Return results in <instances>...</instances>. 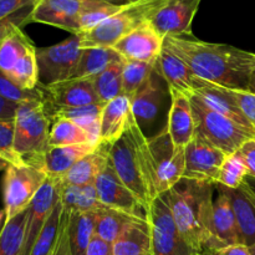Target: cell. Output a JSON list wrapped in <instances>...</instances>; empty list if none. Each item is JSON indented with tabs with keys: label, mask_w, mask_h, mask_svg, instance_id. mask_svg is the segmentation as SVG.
Segmentation results:
<instances>
[{
	"label": "cell",
	"mask_w": 255,
	"mask_h": 255,
	"mask_svg": "<svg viewBox=\"0 0 255 255\" xmlns=\"http://www.w3.org/2000/svg\"><path fill=\"white\" fill-rule=\"evenodd\" d=\"M196 133L206 138L226 154L236 153L246 142L255 139L254 134L244 129L228 117L209 109L198 97L189 95Z\"/></svg>",
	"instance_id": "6"
},
{
	"label": "cell",
	"mask_w": 255,
	"mask_h": 255,
	"mask_svg": "<svg viewBox=\"0 0 255 255\" xmlns=\"http://www.w3.org/2000/svg\"><path fill=\"white\" fill-rule=\"evenodd\" d=\"M193 255H209V253H208V252H201V253H194Z\"/></svg>",
	"instance_id": "56"
},
{
	"label": "cell",
	"mask_w": 255,
	"mask_h": 255,
	"mask_svg": "<svg viewBox=\"0 0 255 255\" xmlns=\"http://www.w3.org/2000/svg\"><path fill=\"white\" fill-rule=\"evenodd\" d=\"M234 100L238 104L242 114L244 115L249 124L255 131V94L247 90H233L231 89Z\"/></svg>",
	"instance_id": "43"
},
{
	"label": "cell",
	"mask_w": 255,
	"mask_h": 255,
	"mask_svg": "<svg viewBox=\"0 0 255 255\" xmlns=\"http://www.w3.org/2000/svg\"><path fill=\"white\" fill-rule=\"evenodd\" d=\"M223 188L228 194L236 216L241 244L251 248L255 244V206L242 186L237 189Z\"/></svg>",
	"instance_id": "26"
},
{
	"label": "cell",
	"mask_w": 255,
	"mask_h": 255,
	"mask_svg": "<svg viewBox=\"0 0 255 255\" xmlns=\"http://www.w3.org/2000/svg\"><path fill=\"white\" fill-rule=\"evenodd\" d=\"M163 41L164 37L147 21L122 37L114 49L126 61L154 65L163 49Z\"/></svg>",
	"instance_id": "18"
},
{
	"label": "cell",
	"mask_w": 255,
	"mask_h": 255,
	"mask_svg": "<svg viewBox=\"0 0 255 255\" xmlns=\"http://www.w3.org/2000/svg\"><path fill=\"white\" fill-rule=\"evenodd\" d=\"M69 222H70V212L64 209L62 213L61 227H60L59 239H57L56 247L51 255H72L71 247H70L69 238Z\"/></svg>",
	"instance_id": "44"
},
{
	"label": "cell",
	"mask_w": 255,
	"mask_h": 255,
	"mask_svg": "<svg viewBox=\"0 0 255 255\" xmlns=\"http://www.w3.org/2000/svg\"><path fill=\"white\" fill-rule=\"evenodd\" d=\"M251 253L252 255H255V244L253 247H251Z\"/></svg>",
	"instance_id": "57"
},
{
	"label": "cell",
	"mask_w": 255,
	"mask_h": 255,
	"mask_svg": "<svg viewBox=\"0 0 255 255\" xmlns=\"http://www.w3.org/2000/svg\"><path fill=\"white\" fill-rule=\"evenodd\" d=\"M186 169L183 178L191 181L211 182L216 184L219 169L228 154L212 144L198 133L184 147Z\"/></svg>",
	"instance_id": "13"
},
{
	"label": "cell",
	"mask_w": 255,
	"mask_h": 255,
	"mask_svg": "<svg viewBox=\"0 0 255 255\" xmlns=\"http://www.w3.org/2000/svg\"><path fill=\"white\" fill-rule=\"evenodd\" d=\"M249 172L246 161L241 152L238 151L226 157L221 169H219L216 184L231 189H237L243 184Z\"/></svg>",
	"instance_id": "37"
},
{
	"label": "cell",
	"mask_w": 255,
	"mask_h": 255,
	"mask_svg": "<svg viewBox=\"0 0 255 255\" xmlns=\"http://www.w3.org/2000/svg\"><path fill=\"white\" fill-rule=\"evenodd\" d=\"M134 1H138V0H128V2H134Z\"/></svg>",
	"instance_id": "58"
},
{
	"label": "cell",
	"mask_w": 255,
	"mask_h": 255,
	"mask_svg": "<svg viewBox=\"0 0 255 255\" xmlns=\"http://www.w3.org/2000/svg\"><path fill=\"white\" fill-rule=\"evenodd\" d=\"M151 227L152 255H193V252L179 233L169 204L163 194L151 203L147 213Z\"/></svg>",
	"instance_id": "9"
},
{
	"label": "cell",
	"mask_w": 255,
	"mask_h": 255,
	"mask_svg": "<svg viewBox=\"0 0 255 255\" xmlns=\"http://www.w3.org/2000/svg\"><path fill=\"white\" fill-rule=\"evenodd\" d=\"M9 166H10L9 162H7L6 159H4L0 157V171H5V169H6Z\"/></svg>",
	"instance_id": "54"
},
{
	"label": "cell",
	"mask_w": 255,
	"mask_h": 255,
	"mask_svg": "<svg viewBox=\"0 0 255 255\" xmlns=\"http://www.w3.org/2000/svg\"><path fill=\"white\" fill-rule=\"evenodd\" d=\"M46 109H70L101 104L97 97L92 77H74L56 84H37Z\"/></svg>",
	"instance_id": "12"
},
{
	"label": "cell",
	"mask_w": 255,
	"mask_h": 255,
	"mask_svg": "<svg viewBox=\"0 0 255 255\" xmlns=\"http://www.w3.org/2000/svg\"><path fill=\"white\" fill-rule=\"evenodd\" d=\"M99 146L92 143L50 147L44 156L42 168L49 177L60 178L82 157L91 153Z\"/></svg>",
	"instance_id": "25"
},
{
	"label": "cell",
	"mask_w": 255,
	"mask_h": 255,
	"mask_svg": "<svg viewBox=\"0 0 255 255\" xmlns=\"http://www.w3.org/2000/svg\"><path fill=\"white\" fill-rule=\"evenodd\" d=\"M60 188H61V182L59 178L47 177L46 182L42 184L40 191L27 207L26 231H25L22 255H30V252L46 224L55 204L60 199Z\"/></svg>",
	"instance_id": "16"
},
{
	"label": "cell",
	"mask_w": 255,
	"mask_h": 255,
	"mask_svg": "<svg viewBox=\"0 0 255 255\" xmlns=\"http://www.w3.org/2000/svg\"><path fill=\"white\" fill-rule=\"evenodd\" d=\"M232 244H241L238 226L228 194L223 187L219 186V196L213 203L212 244L209 251Z\"/></svg>",
	"instance_id": "21"
},
{
	"label": "cell",
	"mask_w": 255,
	"mask_h": 255,
	"mask_svg": "<svg viewBox=\"0 0 255 255\" xmlns=\"http://www.w3.org/2000/svg\"><path fill=\"white\" fill-rule=\"evenodd\" d=\"M120 60L124 59L114 47H85L74 77H95Z\"/></svg>",
	"instance_id": "30"
},
{
	"label": "cell",
	"mask_w": 255,
	"mask_h": 255,
	"mask_svg": "<svg viewBox=\"0 0 255 255\" xmlns=\"http://www.w3.org/2000/svg\"><path fill=\"white\" fill-rule=\"evenodd\" d=\"M202 0H167L149 22L163 37L191 36L192 22Z\"/></svg>",
	"instance_id": "17"
},
{
	"label": "cell",
	"mask_w": 255,
	"mask_h": 255,
	"mask_svg": "<svg viewBox=\"0 0 255 255\" xmlns=\"http://www.w3.org/2000/svg\"><path fill=\"white\" fill-rule=\"evenodd\" d=\"M154 70V65L141 61L124 62L122 71V95L132 97L144 84Z\"/></svg>",
	"instance_id": "38"
},
{
	"label": "cell",
	"mask_w": 255,
	"mask_h": 255,
	"mask_svg": "<svg viewBox=\"0 0 255 255\" xmlns=\"http://www.w3.org/2000/svg\"><path fill=\"white\" fill-rule=\"evenodd\" d=\"M92 143L89 132L79 125L67 120H57L52 124L50 131L49 144L50 147L71 146V144ZM99 146V144H96Z\"/></svg>",
	"instance_id": "36"
},
{
	"label": "cell",
	"mask_w": 255,
	"mask_h": 255,
	"mask_svg": "<svg viewBox=\"0 0 255 255\" xmlns=\"http://www.w3.org/2000/svg\"><path fill=\"white\" fill-rule=\"evenodd\" d=\"M97 197L102 206L125 212L138 218L147 219V211L136 196L121 181L115 169L110 164L105 167L104 171L97 176L95 181Z\"/></svg>",
	"instance_id": "14"
},
{
	"label": "cell",
	"mask_w": 255,
	"mask_h": 255,
	"mask_svg": "<svg viewBox=\"0 0 255 255\" xmlns=\"http://www.w3.org/2000/svg\"><path fill=\"white\" fill-rule=\"evenodd\" d=\"M213 184L183 178L163 193L179 233L197 253L209 251L212 244Z\"/></svg>",
	"instance_id": "2"
},
{
	"label": "cell",
	"mask_w": 255,
	"mask_h": 255,
	"mask_svg": "<svg viewBox=\"0 0 255 255\" xmlns=\"http://www.w3.org/2000/svg\"><path fill=\"white\" fill-rule=\"evenodd\" d=\"M171 91V106L167 120V129L174 148H184L196 134L193 112L189 96Z\"/></svg>",
	"instance_id": "20"
},
{
	"label": "cell",
	"mask_w": 255,
	"mask_h": 255,
	"mask_svg": "<svg viewBox=\"0 0 255 255\" xmlns=\"http://www.w3.org/2000/svg\"><path fill=\"white\" fill-rule=\"evenodd\" d=\"M191 95L198 97L209 109L228 117L232 121L238 124L239 126H242L244 129H247V131L255 136L254 128L249 124L248 120L244 117V115L242 114L238 104H237L233 95H232L231 89L219 86V85L213 84V82H209L207 80L201 79V77L194 76Z\"/></svg>",
	"instance_id": "19"
},
{
	"label": "cell",
	"mask_w": 255,
	"mask_h": 255,
	"mask_svg": "<svg viewBox=\"0 0 255 255\" xmlns=\"http://www.w3.org/2000/svg\"><path fill=\"white\" fill-rule=\"evenodd\" d=\"M36 1L37 0H0V20Z\"/></svg>",
	"instance_id": "46"
},
{
	"label": "cell",
	"mask_w": 255,
	"mask_h": 255,
	"mask_svg": "<svg viewBox=\"0 0 255 255\" xmlns=\"http://www.w3.org/2000/svg\"><path fill=\"white\" fill-rule=\"evenodd\" d=\"M47 173L42 168L21 164H10L5 169L2 196H4L5 222L10 221L29 207L34 197L46 182Z\"/></svg>",
	"instance_id": "7"
},
{
	"label": "cell",
	"mask_w": 255,
	"mask_h": 255,
	"mask_svg": "<svg viewBox=\"0 0 255 255\" xmlns=\"http://www.w3.org/2000/svg\"><path fill=\"white\" fill-rule=\"evenodd\" d=\"M81 52V40L79 35H72L69 39L49 47H36L39 85L47 86L72 79Z\"/></svg>",
	"instance_id": "8"
},
{
	"label": "cell",
	"mask_w": 255,
	"mask_h": 255,
	"mask_svg": "<svg viewBox=\"0 0 255 255\" xmlns=\"http://www.w3.org/2000/svg\"><path fill=\"white\" fill-rule=\"evenodd\" d=\"M96 2L77 0H37L31 15V22L51 25L66 30L72 35L80 34V16Z\"/></svg>",
	"instance_id": "15"
},
{
	"label": "cell",
	"mask_w": 255,
	"mask_h": 255,
	"mask_svg": "<svg viewBox=\"0 0 255 255\" xmlns=\"http://www.w3.org/2000/svg\"><path fill=\"white\" fill-rule=\"evenodd\" d=\"M36 47L22 29H16L0 42V71L9 75L17 62Z\"/></svg>",
	"instance_id": "31"
},
{
	"label": "cell",
	"mask_w": 255,
	"mask_h": 255,
	"mask_svg": "<svg viewBox=\"0 0 255 255\" xmlns=\"http://www.w3.org/2000/svg\"><path fill=\"white\" fill-rule=\"evenodd\" d=\"M35 4L26 5V6L21 7L20 10L15 11L14 14L9 15V16L4 17V19L0 20V42L5 39L6 36H9L12 31H15L16 29H22L26 24L31 22V15L32 10H34Z\"/></svg>",
	"instance_id": "42"
},
{
	"label": "cell",
	"mask_w": 255,
	"mask_h": 255,
	"mask_svg": "<svg viewBox=\"0 0 255 255\" xmlns=\"http://www.w3.org/2000/svg\"><path fill=\"white\" fill-rule=\"evenodd\" d=\"M109 162L126 184L148 211L159 196L157 192V172L148 138L143 134L134 119L121 138L110 144Z\"/></svg>",
	"instance_id": "3"
},
{
	"label": "cell",
	"mask_w": 255,
	"mask_h": 255,
	"mask_svg": "<svg viewBox=\"0 0 255 255\" xmlns=\"http://www.w3.org/2000/svg\"><path fill=\"white\" fill-rule=\"evenodd\" d=\"M96 212L71 213L69 222V238L72 255H86L87 247L95 236Z\"/></svg>",
	"instance_id": "32"
},
{
	"label": "cell",
	"mask_w": 255,
	"mask_h": 255,
	"mask_svg": "<svg viewBox=\"0 0 255 255\" xmlns=\"http://www.w3.org/2000/svg\"><path fill=\"white\" fill-rule=\"evenodd\" d=\"M154 69L163 77L169 90L181 92L186 96L192 94L194 75L188 65L178 56L163 47L154 64Z\"/></svg>",
	"instance_id": "24"
},
{
	"label": "cell",
	"mask_w": 255,
	"mask_h": 255,
	"mask_svg": "<svg viewBox=\"0 0 255 255\" xmlns=\"http://www.w3.org/2000/svg\"><path fill=\"white\" fill-rule=\"evenodd\" d=\"M248 91L253 92L255 94V71L252 74L251 76V81H249V86H248Z\"/></svg>",
	"instance_id": "53"
},
{
	"label": "cell",
	"mask_w": 255,
	"mask_h": 255,
	"mask_svg": "<svg viewBox=\"0 0 255 255\" xmlns=\"http://www.w3.org/2000/svg\"><path fill=\"white\" fill-rule=\"evenodd\" d=\"M207 252L209 255H252L251 248L244 244H232V246H224Z\"/></svg>",
	"instance_id": "48"
},
{
	"label": "cell",
	"mask_w": 255,
	"mask_h": 255,
	"mask_svg": "<svg viewBox=\"0 0 255 255\" xmlns=\"http://www.w3.org/2000/svg\"><path fill=\"white\" fill-rule=\"evenodd\" d=\"M110 144L100 143L95 151L82 157L66 173L60 177V181L70 186H85L95 183L97 176L109 163Z\"/></svg>",
	"instance_id": "23"
},
{
	"label": "cell",
	"mask_w": 255,
	"mask_h": 255,
	"mask_svg": "<svg viewBox=\"0 0 255 255\" xmlns=\"http://www.w3.org/2000/svg\"><path fill=\"white\" fill-rule=\"evenodd\" d=\"M125 5L106 4V2H96L91 7L82 12L80 16V34L94 29L109 17L114 16Z\"/></svg>",
	"instance_id": "39"
},
{
	"label": "cell",
	"mask_w": 255,
	"mask_h": 255,
	"mask_svg": "<svg viewBox=\"0 0 255 255\" xmlns=\"http://www.w3.org/2000/svg\"><path fill=\"white\" fill-rule=\"evenodd\" d=\"M157 172V192L166 193L183 179L186 169L184 148H174L168 129L148 139Z\"/></svg>",
	"instance_id": "10"
},
{
	"label": "cell",
	"mask_w": 255,
	"mask_h": 255,
	"mask_svg": "<svg viewBox=\"0 0 255 255\" xmlns=\"http://www.w3.org/2000/svg\"><path fill=\"white\" fill-rule=\"evenodd\" d=\"M2 219H5V211L4 209H0V224H1Z\"/></svg>",
	"instance_id": "55"
},
{
	"label": "cell",
	"mask_w": 255,
	"mask_h": 255,
	"mask_svg": "<svg viewBox=\"0 0 255 255\" xmlns=\"http://www.w3.org/2000/svg\"><path fill=\"white\" fill-rule=\"evenodd\" d=\"M62 213H64V206H62L61 198L57 201L47 219L46 224L42 228L39 238L35 242L30 255H51L56 247L57 239L60 234V227H61Z\"/></svg>",
	"instance_id": "35"
},
{
	"label": "cell",
	"mask_w": 255,
	"mask_h": 255,
	"mask_svg": "<svg viewBox=\"0 0 255 255\" xmlns=\"http://www.w3.org/2000/svg\"><path fill=\"white\" fill-rule=\"evenodd\" d=\"M244 184H246L247 187H248L249 189H251L252 192H253V193L255 194V178L254 177H251V176H248L246 178V181L243 182Z\"/></svg>",
	"instance_id": "51"
},
{
	"label": "cell",
	"mask_w": 255,
	"mask_h": 255,
	"mask_svg": "<svg viewBox=\"0 0 255 255\" xmlns=\"http://www.w3.org/2000/svg\"><path fill=\"white\" fill-rule=\"evenodd\" d=\"M86 255H114V244L109 243L95 233L87 247Z\"/></svg>",
	"instance_id": "45"
},
{
	"label": "cell",
	"mask_w": 255,
	"mask_h": 255,
	"mask_svg": "<svg viewBox=\"0 0 255 255\" xmlns=\"http://www.w3.org/2000/svg\"><path fill=\"white\" fill-rule=\"evenodd\" d=\"M242 187H243V189H244V191H246V193L248 194V197H249V199H251V201H252V203H253L254 206H255V194L244 183L242 184Z\"/></svg>",
	"instance_id": "52"
},
{
	"label": "cell",
	"mask_w": 255,
	"mask_h": 255,
	"mask_svg": "<svg viewBox=\"0 0 255 255\" xmlns=\"http://www.w3.org/2000/svg\"><path fill=\"white\" fill-rule=\"evenodd\" d=\"M125 60H120L107 67L105 71L99 74L94 79L95 91L100 102L104 105L122 95V71Z\"/></svg>",
	"instance_id": "34"
},
{
	"label": "cell",
	"mask_w": 255,
	"mask_h": 255,
	"mask_svg": "<svg viewBox=\"0 0 255 255\" xmlns=\"http://www.w3.org/2000/svg\"><path fill=\"white\" fill-rule=\"evenodd\" d=\"M138 217L131 216L117 209L102 207L96 212L95 221V233L109 243L114 244L122 233L131 226L133 222L138 221Z\"/></svg>",
	"instance_id": "29"
},
{
	"label": "cell",
	"mask_w": 255,
	"mask_h": 255,
	"mask_svg": "<svg viewBox=\"0 0 255 255\" xmlns=\"http://www.w3.org/2000/svg\"><path fill=\"white\" fill-rule=\"evenodd\" d=\"M15 121H0V157L6 159L10 164H25L21 157L14 148Z\"/></svg>",
	"instance_id": "41"
},
{
	"label": "cell",
	"mask_w": 255,
	"mask_h": 255,
	"mask_svg": "<svg viewBox=\"0 0 255 255\" xmlns=\"http://www.w3.org/2000/svg\"><path fill=\"white\" fill-rule=\"evenodd\" d=\"M133 119L131 97H116L104 106L101 115V143L112 144L121 138Z\"/></svg>",
	"instance_id": "22"
},
{
	"label": "cell",
	"mask_w": 255,
	"mask_h": 255,
	"mask_svg": "<svg viewBox=\"0 0 255 255\" xmlns=\"http://www.w3.org/2000/svg\"><path fill=\"white\" fill-rule=\"evenodd\" d=\"M239 152L243 156L247 167H248V176L255 178V139H251V141L246 142L241 147Z\"/></svg>",
	"instance_id": "47"
},
{
	"label": "cell",
	"mask_w": 255,
	"mask_h": 255,
	"mask_svg": "<svg viewBox=\"0 0 255 255\" xmlns=\"http://www.w3.org/2000/svg\"><path fill=\"white\" fill-rule=\"evenodd\" d=\"M0 96L17 105L42 100L41 90L39 89V86L34 90H25L15 82H12L1 71H0Z\"/></svg>",
	"instance_id": "40"
},
{
	"label": "cell",
	"mask_w": 255,
	"mask_h": 255,
	"mask_svg": "<svg viewBox=\"0 0 255 255\" xmlns=\"http://www.w3.org/2000/svg\"><path fill=\"white\" fill-rule=\"evenodd\" d=\"M60 198L64 209L71 213L97 212L104 207L99 201L95 183L85 184V186H70L61 182Z\"/></svg>",
	"instance_id": "28"
},
{
	"label": "cell",
	"mask_w": 255,
	"mask_h": 255,
	"mask_svg": "<svg viewBox=\"0 0 255 255\" xmlns=\"http://www.w3.org/2000/svg\"><path fill=\"white\" fill-rule=\"evenodd\" d=\"M114 255H152L148 219L133 222L114 243Z\"/></svg>",
	"instance_id": "27"
},
{
	"label": "cell",
	"mask_w": 255,
	"mask_h": 255,
	"mask_svg": "<svg viewBox=\"0 0 255 255\" xmlns=\"http://www.w3.org/2000/svg\"><path fill=\"white\" fill-rule=\"evenodd\" d=\"M14 121L15 151L26 164L42 168L51 131V120L42 100L20 104Z\"/></svg>",
	"instance_id": "4"
},
{
	"label": "cell",
	"mask_w": 255,
	"mask_h": 255,
	"mask_svg": "<svg viewBox=\"0 0 255 255\" xmlns=\"http://www.w3.org/2000/svg\"><path fill=\"white\" fill-rule=\"evenodd\" d=\"M163 47L183 60L194 76L233 90H247L255 71V54L191 36H166Z\"/></svg>",
	"instance_id": "1"
},
{
	"label": "cell",
	"mask_w": 255,
	"mask_h": 255,
	"mask_svg": "<svg viewBox=\"0 0 255 255\" xmlns=\"http://www.w3.org/2000/svg\"><path fill=\"white\" fill-rule=\"evenodd\" d=\"M19 105L0 96V121H14Z\"/></svg>",
	"instance_id": "49"
},
{
	"label": "cell",
	"mask_w": 255,
	"mask_h": 255,
	"mask_svg": "<svg viewBox=\"0 0 255 255\" xmlns=\"http://www.w3.org/2000/svg\"><path fill=\"white\" fill-rule=\"evenodd\" d=\"M171 91L163 77L153 70L146 84L131 97V110L134 121L146 136L161 117Z\"/></svg>",
	"instance_id": "11"
},
{
	"label": "cell",
	"mask_w": 255,
	"mask_h": 255,
	"mask_svg": "<svg viewBox=\"0 0 255 255\" xmlns=\"http://www.w3.org/2000/svg\"><path fill=\"white\" fill-rule=\"evenodd\" d=\"M77 1H84V2H106V4H114V5H127V4H129L128 0H77Z\"/></svg>",
	"instance_id": "50"
},
{
	"label": "cell",
	"mask_w": 255,
	"mask_h": 255,
	"mask_svg": "<svg viewBox=\"0 0 255 255\" xmlns=\"http://www.w3.org/2000/svg\"><path fill=\"white\" fill-rule=\"evenodd\" d=\"M167 0H138L125 5L117 14L94 29L79 34L81 47H114L134 29L149 21Z\"/></svg>",
	"instance_id": "5"
},
{
	"label": "cell",
	"mask_w": 255,
	"mask_h": 255,
	"mask_svg": "<svg viewBox=\"0 0 255 255\" xmlns=\"http://www.w3.org/2000/svg\"><path fill=\"white\" fill-rule=\"evenodd\" d=\"M27 208L5 222L0 232V255H22L26 231Z\"/></svg>",
	"instance_id": "33"
}]
</instances>
